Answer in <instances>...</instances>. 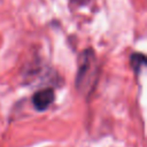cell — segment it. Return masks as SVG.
<instances>
[{
	"label": "cell",
	"mask_w": 147,
	"mask_h": 147,
	"mask_svg": "<svg viewBox=\"0 0 147 147\" xmlns=\"http://www.w3.org/2000/svg\"><path fill=\"white\" fill-rule=\"evenodd\" d=\"M99 63L93 49H85L78 61V71L76 76V87L78 92L88 98L94 91L99 80Z\"/></svg>",
	"instance_id": "obj_1"
},
{
	"label": "cell",
	"mask_w": 147,
	"mask_h": 147,
	"mask_svg": "<svg viewBox=\"0 0 147 147\" xmlns=\"http://www.w3.org/2000/svg\"><path fill=\"white\" fill-rule=\"evenodd\" d=\"M54 90L52 87L42 88L37 91L32 96V105L38 111L46 110L54 101Z\"/></svg>",
	"instance_id": "obj_2"
},
{
	"label": "cell",
	"mask_w": 147,
	"mask_h": 147,
	"mask_svg": "<svg viewBox=\"0 0 147 147\" xmlns=\"http://www.w3.org/2000/svg\"><path fill=\"white\" fill-rule=\"evenodd\" d=\"M130 62H131V65H132V68L134 69V71H136L137 74H139L140 70H141V68L146 64V57H145V55L141 54V53H134V54L131 55Z\"/></svg>",
	"instance_id": "obj_3"
}]
</instances>
